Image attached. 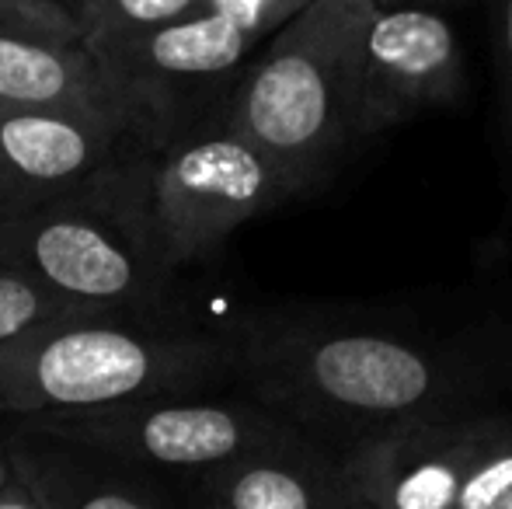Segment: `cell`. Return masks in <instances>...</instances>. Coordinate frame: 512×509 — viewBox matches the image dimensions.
<instances>
[{
	"label": "cell",
	"instance_id": "e0dca14e",
	"mask_svg": "<svg viewBox=\"0 0 512 509\" xmlns=\"http://www.w3.org/2000/svg\"><path fill=\"white\" fill-rule=\"evenodd\" d=\"M0 28L56 42H84L81 21L63 0H0Z\"/></svg>",
	"mask_w": 512,
	"mask_h": 509
},
{
	"label": "cell",
	"instance_id": "52a82bcc",
	"mask_svg": "<svg viewBox=\"0 0 512 509\" xmlns=\"http://www.w3.org/2000/svg\"><path fill=\"white\" fill-rule=\"evenodd\" d=\"M488 412L425 415L377 429L342 447L352 509H457Z\"/></svg>",
	"mask_w": 512,
	"mask_h": 509
},
{
	"label": "cell",
	"instance_id": "5bb4252c",
	"mask_svg": "<svg viewBox=\"0 0 512 509\" xmlns=\"http://www.w3.org/2000/svg\"><path fill=\"white\" fill-rule=\"evenodd\" d=\"M84 32V46L98 49L108 42L143 35L150 28L192 18L206 11L209 0H67Z\"/></svg>",
	"mask_w": 512,
	"mask_h": 509
},
{
	"label": "cell",
	"instance_id": "8992f818",
	"mask_svg": "<svg viewBox=\"0 0 512 509\" xmlns=\"http://www.w3.org/2000/svg\"><path fill=\"white\" fill-rule=\"evenodd\" d=\"M300 196L276 157L237 129L185 136L150 168V210L171 262H203L248 220Z\"/></svg>",
	"mask_w": 512,
	"mask_h": 509
},
{
	"label": "cell",
	"instance_id": "44dd1931",
	"mask_svg": "<svg viewBox=\"0 0 512 509\" xmlns=\"http://www.w3.org/2000/svg\"><path fill=\"white\" fill-rule=\"evenodd\" d=\"M11 482V464H7V454H4V447H0V489Z\"/></svg>",
	"mask_w": 512,
	"mask_h": 509
},
{
	"label": "cell",
	"instance_id": "9c48e42d",
	"mask_svg": "<svg viewBox=\"0 0 512 509\" xmlns=\"http://www.w3.org/2000/svg\"><path fill=\"white\" fill-rule=\"evenodd\" d=\"M143 140L150 143L147 129L115 112L81 105L4 109L0 154L14 192V210L77 189L112 164L140 154Z\"/></svg>",
	"mask_w": 512,
	"mask_h": 509
},
{
	"label": "cell",
	"instance_id": "ba28073f",
	"mask_svg": "<svg viewBox=\"0 0 512 509\" xmlns=\"http://www.w3.org/2000/svg\"><path fill=\"white\" fill-rule=\"evenodd\" d=\"M464 91V53L453 21L432 4H377L366 28L359 140L450 105Z\"/></svg>",
	"mask_w": 512,
	"mask_h": 509
},
{
	"label": "cell",
	"instance_id": "5b68a950",
	"mask_svg": "<svg viewBox=\"0 0 512 509\" xmlns=\"http://www.w3.org/2000/svg\"><path fill=\"white\" fill-rule=\"evenodd\" d=\"M21 422L91 443L133 468L185 478L300 429L297 422L255 394L251 398H199V391L21 415Z\"/></svg>",
	"mask_w": 512,
	"mask_h": 509
},
{
	"label": "cell",
	"instance_id": "8fae6325",
	"mask_svg": "<svg viewBox=\"0 0 512 509\" xmlns=\"http://www.w3.org/2000/svg\"><path fill=\"white\" fill-rule=\"evenodd\" d=\"M185 482V499L206 509H352L342 450H331L304 426Z\"/></svg>",
	"mask_w": 512,
	"mask_h": 509
},
{
	"label": "cell",
	"instance_id": "7a4b0ae2",
	"mask_svg": "<svg viewBox=\"0 0 512 509\" xmlns=\"http://www.w3.org/2000/svg\"><path fill=\"white\" fill-rule=\"evenodd\" d=\"M230 374H241L234 335L192 332L171 318L81 311L0 346V415L206 391Z\"/></svg>",
	"mask_w": 512,
	"mask_h": 509
},
{
	"label": "cell",
	"instance_id": "ffe728a7",
	"mask_svg": "<svg viewBox=\"0 0 512 509\" xmlns=\"http://www.w3.org/2000/svg\"><path fill=\"white\" fill-rule=\"evenodd\" d=\"M0 123H4V105H0ZM11 210H14V192L4 171V154H0V213H11Z\"/></svg>",
	"mask_w": 512,
	"mask_h": 509
},
{
	"label": "cell",
	"instance_id": "ac0fdd59",
	"mask_svg": "<svg viewBox=\"0 0 512 509\" xmlns=\"http://www.w3.org/2000/svg\"><path fill=\"white\" fill-rule=\"evenodd\" d=\"M310 0H209L213 11L230 14L234 21H241L244 28H251L255 35H272L283 21H290L297 11H304Z\"/></svg>",
	"mask_w": 512,
	"mask_h": 509
},
{
	"label": "cell",
	"instance_id": "277c9868",
	"mask_svg": "<svg viewBox=\"0 0 512 509\" xmlns=\"http://www.w3.org/2000/svg\"><path fill=\"white\" fill-rule=\"evenodd\" d=\"M377 0H310L234 84L223 123L276 157L307 192L359 143L366 28Z\"/></svg>",
	"mask_w": 512,
	"mask_h": 509
},
{
	"label": "cell",
	"instance_id": "2e32d148",
	"mask_svg": "<svg viewBox=\"0 0 512 509\" xmlns=\"http://www.w3.org/2000/svg\"><path fill=\"white\" fill-rule=\"evenodd\" d=\"M457 509H512V419L506 415H488Z\"/></svg>",
	"mask_w": 512,
	"mask_h": 509
},
{
	"label": "cell",
	"instance_id": "4fadbf2b",
	"mask_svg": "<svg viewBox=\"0 0 512 509\" xmlns=\"http://www.w3.org/2000/svg\"><path fill=\"white\" fill-rule=\"evenodd\" d=\"M0 105L4 109L81 105V109L115 112L136 119L154 140L136 102L84 42H56L46 35L0 28Z\"/></svg>",
	"mask_w": 512,
	"mask_h": 509
},
{
	"label": "cell",
	"instance_id": "6da1fadb",
	"mask_svg": "<svg viewBox=\"0 0 512 509\" xmlns=\"http://www.w3.org/2000/svg\"><path fill=\"white\" fill-rule=\"evenodd\" d=\"M251 394L328 440H359L425 415L467 412L506 360L478 342L425 339L356 314H262L234 332Z\"/></svg>",
	"mask_w": 512,
	"mask_h": 509
},
{
	"label": "cell",
	"instance_id": "9a60e30c",
	"mask_svg": "<svg viewBox=\"0 0 512 509\" xmlns=\"http://www.w3.org/2000/svg\"><path fill=\"white\" fill-rule=\"evenodd\" d=\"M81 311H91V307L74 304L63 293H56L53 286L35 279L32 272L0 258V346L32 332V328L70 318V314Z\"/></svg>",
	"mask_w": 512,
	"mask_h": 509
},
{
	"label": "cell",
	"instance_id": "3957f363",
	"mask_svg": "<svg viewBox=\"0 0 512 509\" xmlns=\"http://www.w3.org/2000/svg\"><path fill=\"white\" fill-rule=\"evenodd\" d=\"M150 150L0 213V258L91 311L168 318L175 269L150 210Z\"/></svg>",
	"mask_w": 512,
	"mask_h": 509
},
{
	"label": "cell",
	"instance_id": "7c38bea8",
	"mask_svg": "<svg viewBox=\"0 0 512 509\" xmlns=\"http://www.w3.org/2000/svg\"><path fill=\"white\" fill-rule=\"evenodd\" d=\"M0 447L14 475L39 496L42 509H164L178 503L164 475L28 422H18Z\"/></svg>",
	"mask_w": 512,
	"mask_h": 509
},
{
	"label": "cell",
	"instance_id": "30bf717a",
	"mask_svg": "<svg viewBox=\"0 0 512 509\" xmlns=\"http://www.w3.org/2000/svg\"><path fill=\"white\" fill-rule=\"evenodd\" d=\"M258 42H262V35L244 28L230 14L206 7L192 18L108 42L91 53L112 70V77L136 102V109L143 112L157 140L161 123L168 119L171 98L178 91L206 88V84L234 74Z\"/></svg>",
	"mask_w": 512,
	"mask_h": 509
},
{
	"label": "cell",
	"instance_id": "d6986e66",
	"mask_svg": "<svg viewBox=\"0 0 512 509\" xmlns=\"http://www.w3.org/2000/svg\"><path fill=\"white\" fill-rule=\"evenodd\" d=\"M488 18H492V46H495V70H499V95H502V119L512 136V0H488Z\"/></svg>",
	"mask_w": 512,
	"mask_h": 509
},
{
	"label": "cell",
	"instance_id": "7402d4cb",
	"mask_svg": "<svg viewBox=\"0 0 512 509\" xmlns=\"http://www.w3.org/2000/svg\"><path fill=\"white\" fill-rule=\"evenodd\" d=\"M377 4H439V0H377Z\"/></svg>",
	"mask_w": 512,
	"mask_h": 509
},
{
	"label": "cell",
	"instance_id": "603a6c76",
	"mask_svg": "<svg viewBox=\"0 0 512 509\" xmlns=\"http://www.w3.org/2000/svg\"><path fill=\"white\" fill-rule=\"evenodd\" d=\"M63 4H67V0H63ZM67 7H70V4H67Z\"/></svg>",
	"mask_w": 512,
	"mask_h": 509
}]
</instances>
